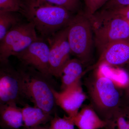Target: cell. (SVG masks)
I'll use <instances>...</instances> for the list:
<instances>
[{
    "mask_svg": "<svg viewBox=\"0 0 129 129\" xmlns=\"http://www.w3.org/2000/svg\"><path fill=\"white\" fill-rule=\"evenodd\" d=\"M23 16L35 25L41 37L47 39L69 25L75 14L60 6L40 0H24Z\"/></svg>",
    "mask_w": 129,
    "mask_h": 129,
    "instance_id": "1",
    "label": "cell"
},
{
    "mask_svg": "<svg viewBox=\"0 0 129 129\" xmlns=\"http://www.w3.org/2000/svg\"><path fill=\"white\" fill-rule=\"evenodd\" d=\"M90 105L102 119L108 121L122 103L119 90L108 77L96 73L85 81Z\"/></svg>",
    "mask_w": 129,
    "mask_h": 129,
    "instance_id": "2",
    "label": "cell"
},
{
    "mask_svg": "<svg viewBox=\"0 0 129 129\" xmlns=\"http://www.w3.org/2000/svg\"><path fill=\"white\" fill-rule=\"evenodd\" d=\"M89 18L94 46L99 55L110 44L129 39V25L127 19L101 10Z\"/></svg>",
    "mask_w": 129,
    "mask_h": 129,
    "instance_id": "3",
    "label": "cell"
},
{
    "mask_svg": "<svg viewBox=\"0 0 129 129\" xmlns=\"http://www.w3.org/2000/svg\"><path fill=\"white\" fill-rule=\"evenodd\" d=\"M23 82L24 92L27 100L35 106L51 114L56 104L52 89L46 76L31 67L23 66L19 69Z\"/></svg>",
    "mask_w": 129,
    "mask_h": 129,
    "instance_id": "4",
    "label": "cell"
},
{
    "mask_svg": "<svg viewBox=\"0 0 129 129\" xmlns=\"http://www.w3.org/2000/svg\"><path fill=\"white\" fill-rule=\"evenodd\" d=\"M68 39L71 54L87 67L93 58L94 36L89 18L83 11L75 14L69 25Z\"/></svg>",
    "mask_w": 129,
    "mask_h": 129,
    "instance_id": "5",
    "label": "cell"
},
{
    "mask_svg": "<svg viewBox=\"0 0 129 129\" xmlns=\"http://www.w3.org/2000/svg\"><path fill=\"white\" fill-rule=\"evenodd\" d=\"M39 38L32 22H22L14 26L0 41L1 63L9 62L10 57L16 56Z\"/></svg>",
    "mask_w": 129,
    "mask_h": 129,
    "instance_id": "6",
    "label": "cell"
},
{
    "mask_svg": "<svg viewBox=\"0 0 129 129\" xmlns=\"http://www.w3.org/2000/svg\"><path fill=\"white\" fill-rule=\"evenodd\" d=\"M26 99L23 79L19 69L16 70L9 62L1 63L0 104L25 105Z\"/></svg>",
    "mask_w": 129,
    "mask_h": 129,
    "instance_id": "7",
    "label": "cell"
},
{
    "mask_svg": "<svg viewBox=\"0 0 129 129\" xmlns=\"http://www.w3.org/2000/svg\"><path fill=\"white\" fill-rule=\"evenodd\" d=\"M68 26L46 39L50 47V75L56 78H60L63 68L70 59L72 55L68 39Z\"/></svg>",
    "mask_w": 129,
    "mask_h": 129,
    "instance_id": "8",
    "label": "cell"
},
{
    "mask_svg": "<svg viewBox=\"0 0 129 129\" xmlns=\"http://www.w3.org/2000/svg\"><path fill=\"white\" fill-rule=\"evenodd\" d=\"M47 42L45 39L39 37L16 56L23 66L31 67L46 76L52 77L50 73V47Z\"/></svg>",
    "mask_w": 129,
    "mask_h": 129,
    "instance_id": "9",
    "label": "cell"
},
{
    "mask_svg": "<svg viewBox=\"0 0 129 129\" xmlns=\"http://www.w3.org/2000/svg\"><path fill=\"white\" fill-rule=\"evenodd\" d=\"M56 104L62 109L70 117L78 114L87 96L83 91L81 80L60 92L52 89Z\"/></svg>",
    "mask_w": 129,
    "mask_h": 129,
    "instance_id": "10",
    "label": "cell"
},
{
    "mask_svg": "<svg viewBox=\"0 0 129 129\" xmlns=\"http://www.w3.org/2000/svg\"><path fill=\"white\" fill-rule=\"evenodd\" d=\"M129 64V39L112 43L100 55L96 62L90 66L91 70L96 69L103 64L120 67Z\"/></svg>",
    "mask_w": 129,
    "mask_h": 129,
    "instance_id": "11",
    "label": "cell"
},
{
    "mask_svg": "<svg viewBox=\"0 0 129 129\" xmlns=\"http://www.w3.org/2000/svg\"><path fill=\"white\" fill-rule=\"evenodd\" d=\"M69 117L78 129L104 128L107 124V122L99 117L90 104L82 106L75 116Z\"/></svg>",
    "mask_w": 129,
    "mask_h": 129,
    "instance_id": "12",
    "label": "cell"
},
{
    "mask_svg": "<svg viewBox=\"0 0 129 129\" xmlns=\"http://www.w3.org/2000/svg\"><path fill=\"white\" fill-rule=\"evenodd\" d=\"M85 67L78 58H70L63 67L60 75L62 90L81 80L83 76L90 70L89 67L85 69Z\"/></svg>",
    "mask_w": 129,
    "mask_h": 129,
    "instance_id": "13",
    "label": "cell"
},
{
    "mask_svg": "<svg viewBox=\"0 0 129 129\" xmlns=\"http://www.w3.org/2000/svg\"><path fill=\"white\" fill-rule=\"evenodd\" d=\"M1 124L8 128L18 129L24 127L21 108L16 104H0Z\"/></svg>",
    "mask_w": 129,
    "mask_h": 129,
    "instance_id": "14",
    "label": "cell"
},
{
    "mask_svg": "<svg viewBox=\"0 0 129 129\" xmlns=\"http://www.w3.org/2000/svg\"><path fill=\"white\" fill-rule=\"evenodd\" d=\"M24 127L35 128L45 124L52 119L51 114L36 106L32 107L26 104L21 108Z\"/></svg>",
    "mask_w": 129,
    "mask_h": 129,
    "instance_id": "15",
    "label": "cell"
},
{
    "mask_svg": "<svg viewBox=\"0 0 129 129\" xmlns=\"http://www.w3.org/2000/svg\"><path fill=\"white\" fill-rule=\"evenodd\" d=\"M105 129H129V106L122 104L112 118L107 121Z\"/></svg>",
    "mask_w": 129,
    "mask_h": 129,
    "instance_id": "16",
    "label": "cell"
},
{
    "mask_svg": "<svg viewBox=\"0 0 129 129\" xmlns=\"http://www.w3.org/2000/svg\"><path fill=\"white\" fill-rule=\"evenodd\" d=\"M19 14H20L0 11V41L12 28L22 22L21 16Z\"/></svg>",
    "mask_w": 129,
    "mask_h": 129,
    "instance_id": "17",
    "label": "cell"
},
{
    "mask_svg": "<svg viewBox=\"0 0 129 129\" xmlns=\"http://www.w3.org/2000/svg\"><path fill=\"white\" fill-rule=\"evenodd\" d=\"M25 5L24 0H0V11L18 13L23 15Z\"/></svg>",
    "mask_w": 129,
    "mask_h": 129,
    "instance_id": "18",
    "label": "cell"
},
{
    "mask_svg": "<svg viewBox=\"0 0 129 129\" xmlns=\"http://www.w3.org/2000/svg\"><path fill=\"white\" fill-rule=\"evenodd\" d=\"M75 127L73 121L68 116L64 115L61 118L55 113L50 121L48 129H75Z\"/></svg>",
    "mask_w": 129,
    "mask_h": 129,
    "instance_id": "19",
    "label": "cell"
},
{
    "mask_svg": "<svg viewBox=\"0 0 129 129\" xmlns=\"http://www.w3.org/2000/svg\"><path fill=\"white\" fill-rule=\"evenodd\" d=\"M42 1L62 7L69 11L76 13L80 11V0H40Z\"/></svg>",
    "mask_w": 129,
    "mask_h": 129,
    "instance_id": "20",
    "label": "cell"
},
{
    "mask_svg": "<svg viewBox=\"0 0 129 129\" xmlns=\"http://www.w3.org/2000/svg\"><path fill=\"white\" fill-rule=\"evenodd\" d=\"M110 0H83L85 5V13L88 17L94 15L101 9Z\"/></svg>",
    "mask_w": 129,
    "mask_h": 129,
    "instance_id": "21",
    "label": "cell"
},
{
    "mask_svg": "<svg viewBox=\"0 0 129 129\" xmlns=\"http://www.w3.org/2000/svg\"><path fill=\"white\" fill-rule=\"evenodd\" d=\"M129 6V0H110L101 9L112 10Z\"/></svg>",
    "mask_w": 129,
    "mask_h": 129,
    "instance_id": "22",
    "label": "cell"
},
{
    "mask_svg": "<svg viewBox=\"0 0 129 129\" xmlns=\"http://www.w3.org/2000/svg\"><path fill=\"white\" fill-rule=\"evenodd\" d=\"M102 10L105 11L109 14L119 16L129 21V6L114 10Z\"/></svg>",
    "mask_w": 129,
    "mask_h": 129,
    "instance_id": "23",
    "label": "cell"
},
{
    "mask_svg": "<svg viewBox=\"0 0 129 129\" xmlns=\"http://www.w3.org/2000/svg\"><path fill=\"white\" fill-rule=\"evenodd\" d=\"M126 71H127L128 76V83L127 84V86H126V88H125V99H126V101L127 103V104L129 106V64L127 65Z\"/></svg>",
    "mask_w": 129,
    "mask_h": 129,
    "instance_id": "24",
    "label": "cell"
},
{
    "mask_svg": "<svg viewBox=\"0 0 129 129\" xmlns=\"http://www.w3.org/2000/svg\"><path fill=\"white\" fill-rule=\"evenodd\" d=\"M24 129H46L45 128H43V127H41L40 126L35 127V128H25Z\"/></svg>",
    "mask_w": 129,
    "mask_h": 129,
    "instance_id": "25",
    "label": "cell"
},
{
    "mask_svg": "<svg viewBox=\"0 0 129 129\" xmlns=\"http://www.w3.org/2000/svg\"><path fill=\"white\" fill-rule=\"evenodd\" d=\"M128 21V23H129V21Z\"/></svg>",
    "mask_w": 129,
    "mask_h": 129,
    "instance_id": "26",
    "label": "cell"
}]
</instances>
